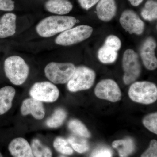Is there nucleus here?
Returning <instances> with one entry per match:
<instances>
[{
	"instance_id": "nucleus-23",
	"label": "nucleus",
	"mask_w": 157,
	"mask_h": 157,
	"mask_svg": "<svg viewBox=\"0 0 157 157\" xmlns=\"http://www.w3.org/2000/svg\"><path fill=\"white\" fill-rule=\"evenodd\" d=\"M82 137L72 135L68 138L67 140L68 143L75 151L81 154L87 151L89 148L87 140Z\"/></svg>"
},
{
	"instance_id": "nucleus-24",
	"label": "nucleus",
	"mask_w": 157,
	"mask_h": 157,
	"mask_svg": "<svg viewBox=\"0 0 157 157\" xmlns=\"http://www.w3.org/2000/svg\"><path fill=\"white\" fill-rule=\"evenodd\" d=\"M31 146L34 157H52L50 149L43 145L38 139L32 140Z\"/></svg>"
},
{
	"instance_id": "nucleus-34",
	"label": "nucleus",
	"mask_w": 157,
	"mask_h": 157,
	"mask_svg": "<svg viewBox=\"0 0 157 157\" xmlns=\"http://www.w3.org/2000/svg\"><path fill=\"white\" fill-rule=\"evenodd\" d=\"M0 157H3L2 155L1 154V153H0Z\"/></svg>"
},
{
	"instance_id": "nucleus-30",
	"label": "nucleus",
	"mask_w": 157,
	"mask_h": 157,
	"mask_svg": "<svg viewBox=\"0 0 157 157\" xmlns=\"http://www.w3.org/2000/svg\"><path fill=\"white\" fill-rule=\"evenodd\" d=\"M14 8V2L12 0H0V10L11 11Z\"/></svg>"
},
{
	"instance_id": "nucleus-8",
	"label": "nucleus",
	"mask_w": 157,
	"mask_h": 157,
	"mask_svg": "<svg viewBox=\"0 0 157 157\" xmlns=\"http://www.w3.org/2000/svg\"><path fill=\"white\" fill-rule=\"evenodd\" d=\"M29 94L32 98L41 102L52 103L58 99L59 91L58 88L48 81L35 83L31 87Z\"/></svg>"
},
{
	"instance_id": "nucleus-21",
	"label": "nucleus",
	"mask_w": 157,
	"mask_h": 157,
	"mask_svg": "<svg viewBox=\"0 0 157 157\" xmlns=\"http://www.w3.org/2000/svg\"><path fill=\"white\" fill-rule=\"evenodd\" d=\"M144 19L151 21L157 18V3L155 0H148L141 12Z\"/></svg>"
},
{
	"instance_id": "nucleus-10",
	"label": "nucleus",
	"mask_w": 157,
	"mask_h": 157,
	"mask_svg": "<svg viewBox=\"0 0 157 157\" xmlns=\"http://www.w3.org/2000/svg\"><path fill=\"white\" fill-rule=\"evenodd\" d=\"M120 23L123 29L131 34L139 35L144 31V22L132 10L128 9L123 12L120 18Z\"/></svg>"
},
{
	"instance_id": "nucleus-1",
	"label": "nucleus",
	"mask_w": 157,
	"mask_h": 157,
	"mask_svg": "<svg viewBox=\"0 0 157 157\" xmlns=\"http://www.w3.org/2000/svg\"><path fill=\"white\" fill-rule=\"evenodd\" d=\"M76 22V18L72 16L53 15L42 19L36 30L40 36L49 38L72 28Z\"/></svg>"
},
{
	"instance_id": "nucleus-9",
	"label": "nucleus",
	"mask_w": 157,
	"mask_h": 157,
	"mask_svg": "<svg viewBox=\"0 0 157 157\" xmlns=\"http://www.w3.org/2000/svg\"><path fill=\"white\" fill-rule=\"evenodd\" d=\"M95 94L99 99L116 102L121 99L119 86L114 80L105 79L101 80L96 86Z\"/></svg>"
},
{
	"instance_id": "nucleus-4",
	"label": "nucleus",
	"mask_w": 157,
	"mask_h": 157,
	"mask_svg": "<svg viewBox=\"0 0 157 157\" xmlns=\"http://www.w3.org/2000/svg\"><path fill=\"white\" fill-rule=\"evenodd\" d=\"M76 69L71 63L52 62L45 67L44 71L46 77L52 83L65 84L70 80Z\"/></svg>"
},
{
	"instance_id": "nucleus-6",
	"label": "nucleus",
	"mask_w": 157,
	"mask_h": 157,
	"mask_svg": "<svg viewBox=\"0 0 157 157\" xmlns=\"http://www.w3.org/2000/svg\"><path fill=\"white\" fill-rule=\"evenodd\" d=\"M93 32V28L90 26H77L62 32L56 37L55 42L62 46L73 45L89 38Z\"/></svg>"
},
{
	"instance_id": "nucleus-31",
	"label": "nucleus",
	"mask_w": 157,
	"mask_h": 157,
	"mask_svg": "<svg viewBox=\"0 0 157 157\" xmlns=\"http://www.w3.org/2000/svg\"><path fill=\"white\" fill-rule=\"evenodd\" d=\"M100 0H78V2L82 8L88 10L95 5Z\"/></svg>"
},
{
	"instance_id": "nucleus-5",
	"label": "nucleus",
	"mask_w": 157,
	"mask_h": 157,
	"mask_svg": "<svg viewBox=\"0 0 157 157\" xmlns=\"http://www.w3.org/2000/svg\"><path fill=\"white\" fill-rule=\"evenodd\" d=\"M96 78L94 71L86 67L76 68L74 74L67 82L68 89L71 92L89 89Z\"/></svg>"
},
{
	"instance_id": "nucleus-13",
	"label": "nucleus",
	"mask_w": 157,
	"mask_h": 157,
	"mask_svg": "<svg viewBox=\"0 0 157 157\" xmlns=\"http://www.w3.org/2000/svg\"><path fill=\"white\" fill-rule=\"evenodd\" d=\"M9 149L14 157H34L31 145L22 137L13 139L9 144Z\"/></svg>"
},
{
	"instance_id": "nucleus-22",
	"label": "nucleus",
	"mask_w": 157,
	"mask_h": 157,
	"mask_svg": "<svg viewBox=\"0 0 157 157\" xmlns=\"http://www.w3.org/2000/svg\"><path fill=\"white\" fill-rule=\"evenodd\" d=\"M69 129L75 135L84 138H89L91 134L86 127L80 121L77 119L70 121L68 124Z\"/></svg>"
},
{
	"instance_id": "nucleus-11",
	"label": "nucleus",
	"mask_w": 157,
	"mask_h": 157,
	"mask_svg": "<svg viewBox=\"0 0 157 157\" xmlns=\"http://www.w3.org/2000/svg\"><path fill=\"white\" fill-rule=\"evenodd\" d=\"M157 44L152 37H148L144 42L140 49V55L144 67L150 70L157 67V59L155 55Z\"/></svg>"
},
{
	"instance_id": "nucleus-3",
	"label": "nucleus",
	"mask_w": 157,
	"mask_h": 157,
	"mask_svg": "<svg viewBox=\"0 0 157 157\" xmlns=\"http://www.w3.org/2000/svg\"><path fill=\"white\" fill-rule=\"evenodd\" d=\"M128 95L132 101L136 103L151 104L157 101V87L150 82H137L130 86Z\"/></svg>"
},
{
	"instance_id": "nucleus-14",
	"label": "nucleus",
	"mask_w": 157,
	"mask_h": 157,
	"mask_svg": "<svg viewBox=\"0 0 157 157\" xmlns=\"http://www.w3.org/2000/svg\"><path fill=\"white\" fill-rule=\"evenodd\" d=\"M117 10L115 0H100L96 7V13L102 21H109L115 16Z\"/></svg>"
},
{
	"instance_id": "nucleus-28",
	"label": "nucleus",
	"mask_w": 157,
	"mask_h": 157,
	"mask_svg": "<svg viewBox=\"0 0 157 157\" xmlns=\"http://www.w3.org/2000/svg\"><path fill=\"white\" fill-rule=\"evenodd\" d=\"M140 157H157V141L152 140L147 149L141 155Z\"/></svg>"
},
{
	"instance_id": "nucleus-17",
	"label": "nucleus",
	"mask_w": 157,
	"mask_h": 157,
	"mask_svg": "<svg viewBox=\"0 0 157 157\" xmlns=\"http://www.w3.org/2000/svg\"><path fill=\"white\" fill-rule=\"evenodd\" d=\"M45 7L49 12L62 15L69 13L73 6L68 0H48L45 3Z\"/></svg>"
},
{
	"instance_id": "nucleus-7",
	"label": "nucleus",
	"mask_w": 157,
	"mask_h": 157,
	"mask_svg": "<svg viewBox=\"0 0 157 157\" xmlns=\"http://www.w3.org/2000/svg\"><path fill=\"white\" fill-rule=\"evenodd\" d=\"M124 71V83L129 85L133 83L140 76L141 69L139 58L136 52L128 49L124 54L122 60Z\"/></svg>"
},
{
	"instance_id": "nucleus-12",
	"label": "nucleus",
	"mask_w": 157,
	"mask_h": 157,
	"mask_svg": "<svg viewBox=\"0 0 157 157\" xmlns=\"http://www.w3.org/2000/svg\"><path fill=\"white\" fill-rule=\"evenodd\" d=\"M21 113L23 116L31 114L37 120H42L45 116V109L42 102L32 98L23 101Z\"/></svg>"
},
{
	"instance_id": "nucleus-19",
	"label": "nucleus",
	"mask_w": 157,
	"mask_h": 157,
	"mask_svg": "<svg viewBox=\"0 0 157 157\" xmlns=\"http://www.w3.org/2000/svg\"><path fill=\"white\" fill-rule=\"evenodd\" d=\"M67 117L64 109L59 108L55 110L51 116L46 121V125L50 128H57L62 125Z\"/></svg>"
},
{
	"instance_id": "nucleus-18",
	"label": "nucleus",
	"mask_w": 157,
	"mask_h": 157,
	"mask_svg": "<svg viewBox=\"0 0 157 157\" xmlns=\"http://www.w3.org/2000/svg\"><path fill=\"white\" fill-rule=\"evenodd\" d=\"M112 147L117 149L120 157H128L135 151L134 141L131 138L114 140Z\"/></svg>"
},
{
	"instance_id": "nucleus-27",
	"label": "nucleus",
	"mask_w": 157,
	"mask_h": 157,
	"mask_svg": "<svg viewBox=\"0 0 157 157\" xmlns=\"http://www.w3.org/2000/svg\"><path fill=\"white\" fill-rule=\"evenodd\" d=\"M104 45L116 51H117L121 48V42L120 39L116 36L110 35L107 37Z\"/></svg>"
},
{
	"instance_id": "nucleus-15",
	"label": "nucleus",
	"mask_w": 157,
	"mask_h": 157,
	"mask_svg": "<svg viewBox=\"0 0 157 157\" xmlns=\"http://www.w3.org/2000/svg\"><path fill=\"white\" fill-rule=\"evenodd\" d=\"M16 16L13 13H6L0 18V38L13 36L16 32Z\"/></svg>"
},
{
	"instance_id": "nucleus-20",
	"label": "nucleus",
	"mask_w": 157,
	"mask_h": 157,
	"mask_svg": "<svg viewBox=\"0 0 157 157\" xmlns=\"http://www.w3.org/2000/svg\"><path fill=\"white\" fill-rule=\"evenodd\" d=\"M117 51L104 45L98 52L99 60L104 64H110L114 63L117 58Z\"/></svg>"
},
{
	"instance_id": "nucleus-33",
	"label": "nucleus",
	"mask_w": 157,
	"mask_h": 157,
	"mask_svg": "<svg viewBox=\"0 0 157 157\" xmlns=\"http://www.w3.org/2000/svg\"><path fill=\"white\" fill-rule=\"evenodd\" d=\"M59 157H66L64 156L61 155V156H59Z\"/></svg>"
},
{
	"instance_id": "nucleus-16",
	"label": "nucleus",
	"mask_w": 157,
	"mask_h": 157,
	"mask_svg": "<svg viewBox=\"0 0 157 157\" xmlns=\"http://www.w3.org/2000/svg\"><path fill=\"white\" fill-rule=\"evenodd\" d=\"M15 93L14 88L9 86L0 89V115L11 109Z\"/></svg>"
},
{
	"instance_id": "nucleus-2",
	"label": "nucleus",
	"mask_w": 157,
	"mask_h": 157,
	"mask_svg": "<svg viewBox=\"0 0 157 157\" xmlns=\"http://www.w3.org/2000/svg\"><path fill=\"white\" fill-rule=\"evenodd\" d=\"M4 70L11 83L18 86L25 82L28 77L29 68L23 59L13 56L6 59L4 63Z\"/></svg>"
},
{
	"instance_id": "nucleus-26",
	"label": "nucleus",
	"mask_w": 157,
	"mask_h": 157,
	"mask_svg": "<svg viewBox=\"0 0 157 157\" xmlns=\"http://www.w3.org/2000/svg\"><path fill=\"white\" fill-rule=\"evenodd\" d=\"M142 123L144 126L151 132L157 134V113H151L144 118Z\"/></svg>"
},
{
	"instance_id": "nucleus-32",
	"label": "nucleus",
	"mask_w": 157,
	"mask_h": 157,
	"mask_svg": "<svg viewBox=\"0 0 157 157\" xmlns=\"http://www.w3.org/2000/svg\"><path fill=\"white\" fill-rule=\"evenodd\" d=\"M130 3L134 6H137L142 3L143 0H128Z\"/></svg>"
},
{
	"instance_id": "nucleus-25",
	"label": "nucleus",
	"mask_w": 157,
	"mask_h": 157,
	"mask_svg": "<svg viewBox=\"0 0 157 157\" xmlns=\"http://www.w3.org/2000/svg\"><path fill=\"white\" fill-rule=\"evenodd\" d=\"M53 146L57 151L62 154L71 155L73 154V149L68 145V141L62 137H57L54 141Z\"/></svg>"
},
{
	"instance_id": "nucleus-29",
	"label": "nucleus",
	"mask_w": 157,
	"mask_h": 157,
	"mask_svg": "<svg viewBox=\"0 0 157 157\" xmlns=\"http://www.w3.org/2000/svg\"><path fill=\"white\" fill-rule=\"evenodd\" d=\"M112 152L109 149L102 147L94 152L91 157H112Z\"/></svg>"
}]
</instances>
